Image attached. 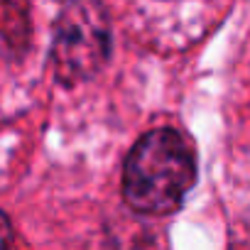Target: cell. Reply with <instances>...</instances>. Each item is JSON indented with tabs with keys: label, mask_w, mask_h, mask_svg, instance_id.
Here are the masks:
<instances>
[{
	"label": "cell",
	"mask_w": 250,
	"mask_h": 250,
	"mask_svg": "<svg viewBox=\"0 0 250 250\" xmlns=\"http://www.w3.org/2000/svg\"><path fill=\"white\" fill-rule=\"evenodd\" d=\"M196 162L191 145L172 128L143 135L123 169V196L130 208L147 216H165L182 206L194 187Z\"/></svg>",
	"instance_id": "obj_1"
},
{
	"label": "cell",
	"mask_w": 250,
	"mask_h": 250,
	"mask_svg": "<svg viewBox=\"0 0 250 250\" xmlns=\"http://www.w3.org/2000/svg\"><path fill=\"white\" fill-rule=\"evenodd\" d=\"M0 250H15V233L3 211H0Z\"/></svg>",
	"instance_id": "obj_3"
},
{
	"label": "cell",
	"mask_w": 250,
	"mask_h": 250,
	"mask_svg": "<svg viewBox=\"0 0 250 250\" xmlns=\"http://www.w3.org/2000/svg\"><path fill=\"white\" fill-rule=\"evenodd\" d=\"M110 35L98 0H71L54 35V69L59 81L76 83L93 76L108 59Z\"/></svg>",
	"instance_id": "obj_2"
}]
</instances>
